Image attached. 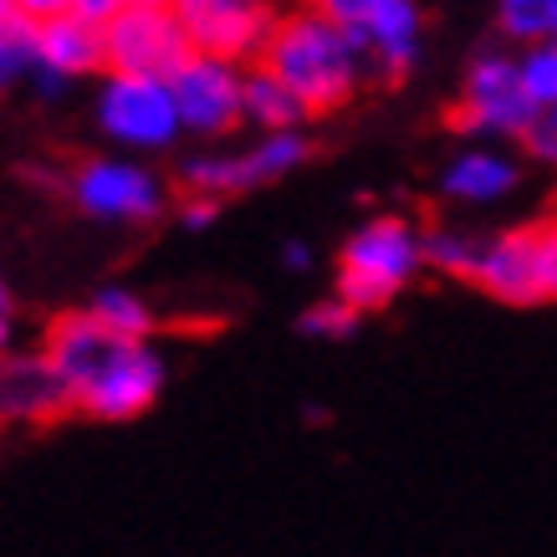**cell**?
Returning a JSON list of instances; mask_svg holds the SVG:
<instances>
[{
    "label": "cell",
    "mask_w": 557,
    "mask_h": 557,
    "mask_svg": "<svg viewBox=\"0 0 557 557\" xmlns=\"http://www.w3.org/2000/svg\"><path fill=\"white\" fill-rule=\"evenodd\" d=\"M471 287L486 292L502 307H537V246H532V225H507L496 236H481L475 251Z\"/></svg>",
    "instance_id": "13"
},
{
    "label": "cell",
    "mask_w": 557,
    "mask_h": 557,
    "mask_svg": "<svg viewBox=\"0 0 557 557\" xmlns=\"http://www.w3.org/2000/svg\"><path fill=\"white\" fill-rule=\"evenodd\" d=\"M67 11L72 16H83V21H92V26H108V21L123 11V0H67Z\"/></svg>",
    "instance_id": "27"
},
{
    "label": "cell",
    "mask_w": 557,
    "mask_h": 557,
    "mask_svg": "<svg viewBox=\"0 0 557 557\" xmlns=\"http://www.w3.org/2000/svg\"><path fill=\"white\" fill-rule=\"evenodd\" d=\"M92 119L98 134L123 149L128 159H149V153H170L185 128H180V108H174L170 83L159 77H123V72H102L98 98H92Z\"/></svg>",
    "instance_id": "5"
},
{
    "label": "cell",
    "mask_w": 557,
    "mask_h": 557,
    "mask_svg": "<svg viewBox=\"0 0 557 557\" xmlns=\"http://www.w3.org/2000/svg\"><path fill=\"white\" fill-rule=\"evenodd\" d=\"M240 77L246 67L220 62V57H189L185 67L170 77L174 108L185 138H231L240 128Z\"/></svg>",
    "instance_id": "11"
},
{
    "label": "cell",
    "mask_w": 557,
    "mask_h": 557,
    "mask_svg": "<svg viewBox=\"0 0 557 557\" xmlns=\"http://www.w3.org/2000/svg\"><path fill=\"white\" fill-rule=\"evenodd\" d=\"M32 47H36L32 72H51V77H62L67 87L102 72V26L72 16V11L32 26Z\"/></svg>",
    "instance_id": "15"
},
{
    "label": "cell",
    "mask_w": 557,
    "mask_h": 557,
    "mask_svg": "<svg viewBox=\"0 0 557 557\" xmlns=\"http://www.w3.org/2000/svg\"><path fill=\"white\" fill-rule=\"evenodd\" d=\"M256 67H267L312 119L348 108L358 98V87L369 83L363 51L333 21H322L312 5H292V11L276 16Z\"/></svg>",
    "instance_id": "2"
},
{
    "label": "cell",
    "mask_w": 557,
    "mask_h": 557,
    "mask_svg": "<svg viewBox=\"0 0 557 557\" xmlns=\"http://www.w3.org/2000/svg\"><path fill=\"white\" fill-rule=\"evenodd\" d=\"M11 5H16V21H26V26H41V21L67 11V0H11Z\"/></svg>",
    "instance_id": "28"
},
{
    "label": "cell",
    "mask_w": 557,
    "mask_h": 557,
    "mask_svg": "<svg viewBox=\"0 0 557 557\" xmlns=\"http://www.w3.org/2000/svg\"><path fill=\"white\" fill-rule=\"evenodd\" d=\"M496 26L507 41H557V0H496Z\"/></svg>",
    "instance_id": "18"
},
{
    "label": "cell",
    "mask_w": 557,
    "mask_h": 557,
    "mask_svg": "<svg viewBox=\"0 0 557 557\" xmlns=\"http://www.w3.org/2000/svg\"><path fill=\"white\" fill-rule=\"evenodd\" d=\"M517 185H522V164L507 149H496V144H471L440 170V195L450 205H466V210H486V205L511 200Z\"/></svg>",
    "instance_id": "14"
},
{
    "label": "cell",
    "mask_w": 557,
    "mask_h": 557,
    "mask_svg": "<svg viewBox=\"0 0 557 557\" xmlns=\"http://www.w3.org/2000/svg\"><path fill=\"white\" fill-rule=\"evenodd\" d=\"M307 119L312 113L267 67H246V77H240V123L251 134H302Z\"/></svg>",
    "instance_id": "16"
},
{
    "label": "cell",
    "mask_w": 557,
    "mask_h": 557,
    "mask_svg": "<svg viewBox=\"0 0 557 557\" xmlns=\"http://www.w3.org/2000/svg\"><path fill=\"white\" fill-rule=\"evenodd\" d=\"M424 276V225L409 215H369L343 240L333 297L354 307L358 318L384 312Z\"/></svg>",
    "instance_id": "3"
},
{
    "label": "cell",
    "mask_w": 557,
    "mask_h": 557,
    "mask_svg": "<svg viewBox=\"0 0 557 557\" xmlns=\"http://www.w3.org/2000/svg\"><path fill=\"white\" fill-rule=\"evenodd\" d=\"M307 134H256L251 144L240 149H210L195 153L180 164V185L185 195H205V200H231V195H246V189H267L276 180H287L307 164Z\"/></svg>",
    "instance_id": "8"
},
{
    "label": "cell",
    "mask_w": 557,
    "mask_h": 557,
    "mask_svg": "<svg viewBox=\"0 0 557 557\" xmlns=\"http://www.w3.org/2000/svg\"><path fill=\"white\" fill-rule=\"evenodd\" d=\"M532 246H537V297L557 302V215L532 225Z\"/></svg>",
    "instance_id": "23"
},
{
    "label": "cell",
    "mask_w": 557,
    "mask_h": 557,
    "mask_svg": "<svg viewBox=\"0 0 557 557\" xmlns=\"http://www.w3.org/2000/svg\"><path fill=\"white\" fill-rule=\"evenodd\" d=\"M189 41L174 11H144V5H123L119 16L102 26V72H123V77H159L170 83L185 67Z\"/></svg>",
    "instance_id": "10"
},
{
    "label": "cell",
    "mask_w": 557,
    "mask_h": 557,
    "mask_svg": "<svg viewBox=\"0 0 557 557\" xmlns=\"http://www.w3.org/2000/svg\"><path fill=\"white\" fill-rule=\"evenodd\" d=\"M36 67V47H32V26L16 21V26H5L0 32V87L11 83H26Z\"/></svg>",
    "instance_id": "22"
},
{
    "label": "cell",
    "mask_w": 557,
    "mask_h": 557,
    "mask_svg": "<svg viewBox=\"0 0 557 557\" xmlns=\"http://www.w3.org/2000/svg\"><path fill=\"white\" fill-rule=\"evenodd\" d=\"M358 312L343 297H322V302H312L297 318V327H302V338H318V343H343V338H354L358 333Z\"/></svg>",
    "instance_id": "21"
},
{
    "label": "cell",
    "mask_w": 557,
    "mask_h": 557,
    "mask_svg": "<svg viewBox=\"0 0 557 557\" xmlns=\"http://www.w3.org/2000/svg\"><path fill=\"white\" fill-rule=\"evenodd\" d=\"M5 26H16V5H11V0H0V32H5Z\"/></svg>",
    "instance_id": "31"
},
{
    "label": "cell",
    "mask_w": 557,
    "mask_h": 557,
    "mask_svg": "<svg viewBox=\"0 0 557 557\" xmlns=\"http://www.w3.org/2000/svg\"><path fill=\"white\" fill-rule=\"evenodd\" d=\"M537 119L532 98L517 77V51H475L460 83L450 128L471 144H522Z\"/></svg>",
    "instance_id": "6"
},
{
    "label": "cell",
    "mask_w": 557,
    "mask_h": 557,
    "mask_svg": "<svg viewBox=\"0 0 557 557\" xmlns=\"http://www.w3.org/2000/svg\"><path fill=\"white\" fill-rule=\"evenodd\" d=\"M83 312L98 322V327L119 333V338H134V343H153V327H159V312H153L149 297H138L134 287H119V282H108V287L92 292Z\"/></svg>",
    "instance_id": "17"
},
{
    "label": "cell",
    "mask_w": 557,
    "mask_h": 557,
    "mask_svg": "<svg viewBox=\"0 0 557 557\" xmlns=\"http://www.w3.org/2000/svg\"><path fill=\"white\" fill-rule=\"evenodd\" d=\"M276 16V0H174V21L185 26L189 51L236 67H256Z\"/></svg>",
    "instance_id": "9"
},
{
    "label": "cell",
    "mask_w": 557,
    "mask_h": 557,
    "mask_svg": "<svg viewBox=\"0 0 557 557\" xmlns=\"http://www.w3.org/2000/svg\"><path fill=\"white\" fill-rule=\"evenodd\" d=\"M16 297H11V287H5V276H0V358L16 348Z\"/></svg>",
    "instance_id": "26"
},
{
    "label": "cell",
    "mask_w": 557,
    "mask_h": 557,
    "mask_svg": "<svg viewBox=\"0 0 557 557\" xmlns=\"http://www.w3.org/2000/svg\"><path fill=\"white\" fill-rule=\"evenodd\" d=\"M322 21H333L369 62V77L405 83L424 51L420 0H302Z\"/></svg>",
    "instance_id": "4"
},
{
    "label": "cell",
    "mask_w": 557,
    "mask_h": 557,
    "mask_svg": "<svg viewBox=\"0 0 557 557\" xmlns=\"http://www.w3.org/2000/svg\"><path fill=\"white\" fill-rule=\"evenodd\" d=\"M475 251H481V236H471V231H424V271H440L450 282L471 287Z\"/></svg>",
    "instance_id": "19"
},
{
    "label": "cell",
    "mask_w": 557,
    "mask_h": 557,
    "mask_svg": "<svg viewBox=\"0 0 557 557\" xmlns=\"http://www.w3.org/2000/svg\"><path fill=\"white\" fill-rule=\"evenodd\" d=\"M72 414V394L41 348H11L0 358V424H51Z\"/></svg>",
    "instance_id": "12"
},
{
    "label": "cell",
    "mask_w": 557,
    "mask_h": 557,
    "mask_svg": "<svg viewBox=\"0 0 557 557\" xmlns=\"http://www.w3.org/2000/svg\"><path fill=\"white\" fill-rule=\"evenodd\" d=\"M123 5H144V11H174V0H123Z\"/></svg>",
    "instance_id": "30"
},
{
    "label": "cell",
    "mask_w": 557,
    "mask_h": 557,
    "mask_svg": "<svg viewBox=\"0 0 557 557\" xmlns=\"http://www.w3.org/2000/svg\"><path fill=\"white\" fill-rule=\"evenodd\" d=\"M67 200L102 225H153L170 215V185L128 153H98L67 174Z\"/></svg>",
    "instance_id": "7"
},
{
    "label": "cell",
    "mask_w": 557,
    "mask_h": 557,
    "mask_svg": "<svg viewBox=\"0 0 557 557\" xmlns=\"http://www.w3.org/2000/svg\"><path fill=\"white\" fill-rule=\"evenodd\" d=\"M282 267H287L292 276H307V271L318 267V256H312L307 240H287V246H282Z\"/></svg>",
    "instance_id": "29"
},
{
    "label": "cell",
    "mask_w": 557,
    "mask_h": 557,
    "mask_svg": "<svg viewBox=\"0 0 557 557\" xmlns=\"http://www.w3.org/2000/svg\"><path fill=\"white\" fill-rule=\"evenodd\" d=\"M517 77L522 92L532 98V108H557V41H532L517 47Z\"/></svg>",
    "instance_id": "20"
},
{
    "label": "cell",
    "mask_w": 557,
    "mask_h": 557,
    "mask_svg": "<svg viewBox=\"0 0 557 557\" xmlns=\"http://www.w3.org/2000/svg\"><path fill=\"white\" fill-rule=\"evenodd\" d=\"M41 354L72 394V409L102 424H128L153 409L170 379L164 354L153 343H134L108 333L87 312H62L41 338Z\"/></svg>",
    "instance_id": "1"
},
{
    "label": "cell",
    "mask_w": 557,
    "mask_h": 557,
    "mask_svg": "<svg viewBox=\"0 0 557 557\" xmlns=\"http://www.w3.org/2000/svg\"><path fill=\"white\" fill-rule=\"evenodd\" d=\"M522 149L532 164H542V170L557 174V108H542L537 119H532V128H527Z\"/></svg>",
    "instance_id": "24"
},
{
    "label": "cell",
    "mask_w": 557,
    "mask_h": 557,
    "mask_svg": "<svg viewBox=\"0 0 557 557\" xmlns=\"http://www.w3.org/2000/svg\"><path fill=\"white\" fill-rule=\"evenodd\" d=\"M220 210H225L220 200H205V195H185V200H180V210H174V220H180L185 231H195V236H200V231H210V225L220 220Z\"/></svg>",
    "instance_id": "25"
}]
</instances>
